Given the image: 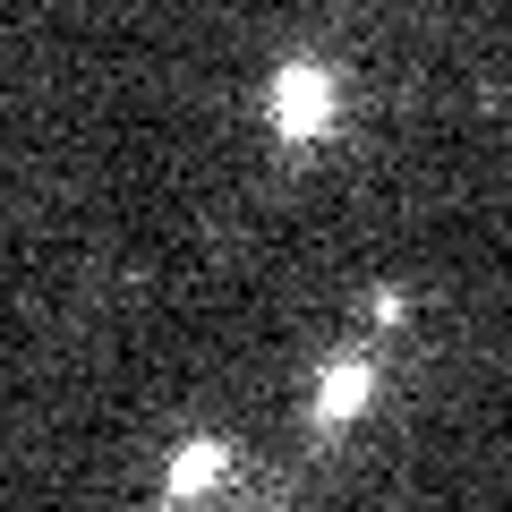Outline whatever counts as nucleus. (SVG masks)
<instances>
[{
    "mask_svg": "<svg viewBox=\"0 0 512 512\" xmlns=\"http://www.w3.org/2000/svg\"><path fill=\"white\" fill-rule=\"evenodd\" d=\"M222 478H231V444L222 436H188L180 453L163 461V495L171 504H197V495H214Z\"/></svg>",
    "mask_w": 512,
    "mask_h": 512,
    "instance_id": "nucleus-3",
    "label": "nucleus"
},
{
    "mask_svg": "<svg viewBox=\"0 0 512 512\" xmlns=\"http://www.w3.org/2000/svg\"><path fill=\"white\" fill-rule=\"evenodd\" d=\"M367 402H376V359H367V350H333V359L316 367V384H308V419L325 427V436H342V427L367 419Z\"/></svg>",
    "mask_w": 512,
    "mask_h": 512,
    "instance_id": "nucleus-2",
    "label": "nucleus"
},
{
    "mask_svg": "<svg viewBox=\"0 0 512 512\" xmlns=\"http://www.w3.org/2000/svg\"><path fill=\"white\" fill-rule=\"evenodd\" d=\"M265 120H274L282 146L333 137V120H342V77H333L325 60H282V69L265 77Z\"/></svg>",
    "mask_w": 512,
    "mask_h": 512,
    "instance_id": "nucleus-1",
    "label": "nucleus"
}]
</instances>
